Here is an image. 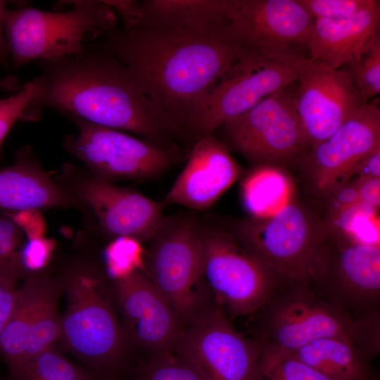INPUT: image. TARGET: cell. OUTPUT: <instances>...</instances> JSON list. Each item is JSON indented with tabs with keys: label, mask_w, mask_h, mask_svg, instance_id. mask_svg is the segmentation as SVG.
I'll return each instance as SVG.
<instances>
[{
	"label": "cell",
	"mask_w": 380,
	"mask_h": 380,
	"mask_svg": "<svg viewBox=\"0 0 380 380\" xmlns=\"http://www.w3.org/2000/svg\"><path fill=\"white\" fill-rule=\"evenodd\" d=\"M129 70L144 94L181 130L246 51L231 23L194 32L139 25L94 42Z\"/></svg>",
	"instance_id": "obj_1"
},
{
	"label": "cell",
	"mask_w": 380,
	"mask_h": 380,
	"mask_svg": "<svg viewBox=\"0 0 380 380\" xmlns=\"http://www.w3.org/2000/svg\"><path fill=\"white\" fill-rule=\"evenodd\" d=\"M40 89L23 120L49 108L68 119L134 133L159 145L184 140L177 125L142 91L128 68L94 42L82 52L39 61Z\"/></svg>",
	"instance_id": "obj_2"
},
{
	"label": "cell",
	"mask_w": 380,
	"mask_h": 380,
	"mask_svg": "<svg viewBox=\"0 0 380 380\" xmlns=\"http://www.w3.org/2000/svg\"><path fill=\"white\" fill-rule=\"evenodd\" d=\"M262 344L293 353L319 338L353 341L369 360L380 350V313L355 319L306 284L285 281L253 315Z\"/></svg>",
	"instance_id": "obj_3"
},
{
	"label": "cell",
	"mask_w": 380,
	"mask_h": 380,
	"mask_svg": "<svg viewBox=\"0 0 380 380\" xmlns=\"http://www.w3.org/2000/svg\"><path fill=\"white\" fill-rule=\"evenodd\" d=\"M67 294L60 341L89 369L113 380L122 368L127 340L99 272L86 264L69 267L61 281Z\"/></svg>",
	"instance_id": "obj_4"
},
{
	"label": "cell",
	"mask_w": 380,
	"mask_h": 380,
	"mask_svg": "<svg viewBox=\"0 0 380 380\" xmlns=\"http://www.w3.org/2000/svg\"><path fill=\"white\" fill-rule=\"evenodd\" d=\"M72 8L50 12L6 9L3 25L8 56L19 69L34 60L73 55L117 27V14L104 0L64 1Z\"/></svg>",
	"instance_id": "obj_5"
},
{
	"label": "cell",
	"mask_w": 380,
	"mask_h": 380,
	"mask_svg": "<svg viewBox=\"0 0 380 380\" xmlns=\"http://www.w3.org/2000/svg\"><path fill=\"white\" fill-rule=\"evenodd\" d=\"M201 277L233 316H253L287 281L246 249L225 223L200 220Z\"/></svg>",
	"instance_id": "obj_6"
},
{
	"label": "cell",
	"mask_w": 380,
	"mask_h": 380,
	"mask_svg": "<svg viewBox=\"0 0 380 380\" xmlns=\"http://www.w3.org/2000/svg\"><path fill=\"white\" fill-rule=\"evenodd\" d=\"M199 224L194 213L164 217L150 240L146 261L144 272L183 328L215 303L201 277Z\"/></svg>",
	"instance_id": "obj_7"
},
{
	"label": "cell",
	"mask_w": 380,
	"mask_h": 380,
	"mask_svg": "<svg viewBox=\"0 0 380 380\" xmlns=\"http://www.w3.org/2000/svg\"><path fill=\"white\" fill-rule=\"evenodd\" d=\"M225 224L246 249L284 279L307 284L325 232L318 211L295 198L272 215Z\"/></svg>",
	"instance_id": "obj_8"
},
{
	"label": "cell",
	"mask_w": 380,
	"mask_h": 380,
	"mask_svg": "<svg viewBox=\"0 0 380 380\" xmlns=\"http://www.w3.org/2000/svg\"><path fill=\"white\" fill-rule=\"evenodd\" d=\"M324 230L307 285L355 319L379 313L380 246Z\"/></svg>",
	"instance_id": "obj_9"
},
{
	"label": "cell",
	"mask_w": 380,
	"mask_h": 380,
	"mask_svg": "<svg viewBox=\"0 0 380 380\" xmlns=\"http://www.w3.org/2000/svg\"><path fill=\"white\" fill-rule=\"evenodd\" d=\"M289 87L225 122L215 130L220 132L215 137L251 166L268 165L286 170L297 167L308 147L300 129L295 92Z\"/></svg>",
	"instance_id": "obj_10"
},
{
	"label": "cell",
	"mask_w": 380,
	"mask_h": 380,
	"mask_svg": "<svg viewBox=\"0 0 380 380\" xmlns=\"http://www.w3.org/2000/svg\"><path fill=\"white\" fill-rule=\"evenodd\" d=\"M69 120L77 125L78 134L65 137L63 147L89 172L110 182L158 178L189 154L178 144H156L79 118Z\"/></svg>",
	"instance_id": "obj_11"
},
{
	"label": "cell",
	"mask_w": 380,
	"mask_h": 380,
	"mask_svg": "<svg viewBox=\"0 0 380 380\" xmlns=\"http://www.w3.org/2000/svg\"><path fill=\"white\" fill-rule=\"evenodd\" d=\"M307 58L279 59L246 51L229 72L202 100L184 132L194 143L225 122L253 108L273 92L297 80Z\"/></svg>",
	"instance_id": "obj_12"
},
{
	"label": "cell",
	"mask_w": 380,
	"mask_h": 380,
	"mask_svg": "<svg viewBox=\"0 0 380 380\" xmlns=\"http://www.w3.org/2000/svg\"><path fill=\"white\" fill-rule=\"evenodd\" d=\"M380 147L379 99L367 103L327 139L310 148L297 165L306 193L325 203L348 183L355 166Z\"/></svg>",
	"instance_id": "obj_13"
},
{
	"label": "cell",
	"mask_w": 380,
	"mask_h": 380,
	"mask_svg": "<svg viewBox=\"0 0 380 380\" xmlns=\"http://www.w3.org/2000/svg\"><path fill=\"white\" fill-rule=\"evenodd\" d=\"M262 349L260 341L236 331L214 303L182 329L172 350L205 380H253Z\"/></svg>",
	"instance_id": "obj_14"
},
{
	"label": "cell",
	"mask_w": 380,
	"mask_h": 380,
	"mask_svg": "<svg viewBox=\"0 0 380 380\" xmlns=\"http://www.w3.org/2000/svg\"><path fill=\"white\" fill-rule=\"evenodd\" d=\"M96 218L101 229L112 238L129 236L150 241L163 219L164 205L140 192L119 186L94 174L65 164L56 179Z\"/></svg>",
	"instance_id": "obj_15"
},
{
	"label": "cell",
	"mask_w": 380,
	"mask_h": 380,
	"mask_svg": "<svg viewBox=\"0 0 380 380\" xmlns=\"http://www.w3.org/2000/svg\"><path fill=\"white\" fill-rule=\"evenodd\" d=\"M61 281L42 271L29 273L18 287L13 312L0 334V355L9 369L55 348L61 338Z\"/></svg>",
	"instance_id": "obj_16"
},
{
	"label": "cell",
	"mask_w": 380,
	"mask_h": 380,
	"mask_svg": "<svg viewBox=\"0 0 380 380\" xmlns=\"http://www.w3.org/2000/svg\"><path fill=\"white\" fill-rule=\"evenodd\" d=\"M314 23L296 0H241L231 27L249 51L299 59L309 58Z\"/></svg>",
	"instance_id": "obj_17"
},
{
	"label": "cell",
	"mask_w": 380,
	"mask_h": 380,
	"mask_svg": "<svg viewBox=\"0 0 380 380\" xmlns=\"http://www.w3.org/2000/svg\"><path fill=\"white\" fill-rule=\"evenodd\" d=\"M296 81V108L308 149L327 139L368 103L347 68L332 69L308 58Z\"/></svg>",
	"instance_id": "obj_18"
},
{
	"label": "cell",
	"mask_w": 380,
	"mask_h": 380,
	"mask_svg": "<svg viewBox=\"0 0 380 380\" xmlns=\"http://www.w3.org/2000/svg\"><path fill=\"white\" fill-rule=\"evenodd\" d=\"M127 343L151 354L172 350L183 329L177 313L144 271L115 280Z\"/></svg>",
	"instance_id": "obj_19"
},
{
	"label": "cell",
	"mask_w": 380,
	"mask_h": 380,
	"mask_svg": "<svg viewBox=\"0 0 380 380\" xmlns=\"http://www.w3.org/2000/svg\"><path fill=\"white\" fill-rule=\"evenodd\" d=\"M186 161L162 201L164 207L178 205L194 211L208 210L246 171L213 134L197 139Z\"/></svg>",
	"instance_id": "obj_20"
},
{
	"label": "cell",
	"mask_w": 380,
	"mask_h": 380,
	"mask_svg": "<svg viewBox=\"0 0 380 380\" xmlns=\"http://www.w3.org/2000/svg\"><path fill=\"white\" fill-rule=\"evenodd\" d=\"M80 208L75 198L40 166L30 146L15 154L13 165L0 170V210Z\"/></svg>",
	"instance_id": "obj_21"
},
{
	"label": "cell",
	"mask_w": 380,
	"mask_h": 380,
	"mask_svg": "<svg viewBox=\"0 0 380 380\" xmlns=\"http://www.w3.org/2000/svg\"><path fill=\"white\" fill-rule=\"evenodd\" d=\"M379 27L380 4L343 18L316 19L309 57L332 69L349 65L360 58Z\"/></svg>",
	"instance_id": "obj_22"
},
{
	"label": "cell",
	"mask_w": 380,
	"mask_h": 380,
	"mask_svg": "<svg viewBox=\"0 0 380 380\" xmlns=\"http://www.w3.org/2000/svg\"><path fill=\"white\" fill-rule=\"evenodd\" d=\"M241 0H143L141 24L194 32L230 24ZM139 24V25H141Z\"/></svg>",
	"instance_id": "obj_23"
},
{
	"label": "cell",
	"mask_w": 380,
	"mask_h": 380,
	"mask_svg": "<svg viewBox=\"0 0 380 380\" xmlns=\"http://www.w3.org/2000/svg\"><path fill=\"white\" fill-rule=\"evenodd\" d=\"M291 353L329 380H375L370 360L349 339L319 338Z\"/></svg>",
	"instance_id": "obj_24"
},
{
	"label": "cell",
	"mask_w": 380,
	"mask_h": 380,
	"mask_svg": "<svg viewBox=\"0 0 380 380\" xmlns=\"http://www.w3.org/2000/svg\"><path fill=\"white\" fill-rule=\"evenodd\" d=\"M241 179V198L251 217L272 215L295 198V184L284 168L253 165Z\"/></svg>",
	"instance_id": "obj_25"
},
{
	"label": "cell",
	"mask_w": 380,
	"mask_h": 380,
	"mask_svg": "<svg viewBox=\"0 0 380 380\" xmlns=\"http://www.w3.org/2000/svg\"><path fill=\"white\" fill-rule=\"evenodd\" d=\"M10 380H105L63 357L55 348L47 349L10 368Z\"/></svg>",
	"instance_id": "obj_26"
},
{
	"label": "cell",
	"mask_w": 380,
	"mask_h": 380,
	"mask_svg": "<svg viewBox=\"0 0 380 380\" xmlns=\"http://www.w3.org/2000/svg\"><path fill=\"white\" fill-rule=\"evenodd\" d=\"M253 380H329L291 353L262 344Z\"/></svg>",
	"instance_id": "obj_27"
},
{
	"label": "cell",
	"mask_w": 380,
	"mask_h": 380,
	"mask_svg": "<svg viewBox=\"0 0 380 380\" xmlns=\"http://www.w3.org/2000/svg\"><path fill=\"white\" fill-rule=\"evenodd\" d=\"M136 380H205L185 357L173 350L151 354L138 369Z\"/></svg>",
	"instance_id": "obj_28"
},
{
	"label": "cell",
	"mask_w": 380,
	"mask_h": 380,
	"mask_svg": "<svg viewBox=\"0 0 380 380\" xmlns=\"http://www.w3.org/2000/svg\"><path fill=\"white\" fill-rule=\"evenodd\" d=\"M104 257L107 271L114 280L145 270V251L142 242L132 237L115 238L106 246Z\"/></svg>",
	"instance_id": "obj_29"
},
{
	"label": "cell",
	"mask_w": 380,
	"mask_h": 380,
	"mask_svg": "<svg viewBox=\"0 0 380 380\" xmlns=\"http://www.w3.org/2000/svg\"><path fill=\"white\" fill-rule=\"evenodd\" d=\"M377 210L359 202L324 229L338 230L360 242L379 246Z\"/></svg>",
	"instance_id": "obj_30"
},
{
	"label": "cell",
	"mask_w": 380,
	"mask_h": 380,
	"mask_svg": "<svg viewBox=\"0 0 380 380\" xmlns=\"http://www.w3.org/2000/svg\"><path fill=\"white\" fill-rule=\"evenodd\" d=\"M347 66L355 87L366 100L379 94V33L370 39L360 58Z\"/></svg>",
	"instance_id": "obj_31"
},
{
	"label": "cell",
	"mask_w": 380,
	"mask_h": 380,
	"mask_svg": "<svg viewBox=\"0 0 380 380\" xmlns=\"http://www.w3.org/2000/svg\"><path fill=\"white\" fill-rule=\"evenodd\" d=\"M40 89L38 76L25 82L21 89L7 98L0 99V149L16 122L37 95Z\"/></svg>",
	"instance_id": "obj_32"
},
{
	"label": "cell",
	"mask_w": 380,
	"mask_h": 380,
	"mask_svg": "<svg viewBox=\"0 0 380 380\" xmlns=\"http://www.w3.org/2000/svg\"><path fill=\"white\" fill-rule=\"evenodd\" d=\"M316 19H339L349 17L380 4L377 0H296Z\"/></svg>",
	"instance_id": "obj_33"
},
{
	"label": "cell",
	"mask_w": 380,
	"mask_h": 380,
	"mask_svg": "<svg viewBox=\"0 0 380 380\" xmlns=\"http://www.w3.org/2000/svg\"><path fill=\"white\" fill-rule=\"evenodd\" d=\"M26 275L20 259H0V334L13 312L18 282Z\"/></svg>",
	"instance_id": "obj_34"
},
{
	"label": "cell",
	"mask_w": 380,
	"mask_h": 380,
	"mask_svg": "<svg viewBox=\"0 0 380 380\" xmlns=\"http://www.w3.org/2000/svg\"><path fill=\"white\" fill-rule=\"evenodd\" d=\"M55 247V240L45 237L27 240L24 243L20 258L26 274L42 271L49 264Z\"/></svg>",
	"instance_id": "obj_35"
},
{
	"label": "cell",
	"mask_w": 380,
	"mask_h": 380,
	"mask_svg": "<svg viewBox=\"0 0 380 380\" xmlns=\"http://www.w3.org/2000/svg\"><path fill=\"white\" fill-rule=\"evenodd\" d=\"M360 202L357 190L349 182L325 201V210L322 215L324 227H328L343 213Z\"/></svg>",
	"instance_id": "obj_36"
},
{
	"label": "cell",
	"mask_w": 380,
	"mask_h": 380,
	"mask_svg": "<svg viewBox=\"0 0 380 380\" xmlns=\"http://www.w3.org/2000/svg\"><path fill=\"white\" fill-rule=\"evenodd\" d=\"M24 234L7 214L0 215V259H19Z\"/></svg>",
	"instance_id": "obj_37"
},
{
	"label": "cell",
	"mask_w": 380,
	"mask_h": 380,
	"mask_svg": "<svg viewBox=\"0 0 380 380\" xmlns=\"http://www.w3.org/2000/svg\"><path fill=\"white\" fill-rule=\"evenodd\" d=\"M17 224L27 240L44 237L46 222L39 210H27L7 213Z\"/></svg>",
	"instance_id": "obj_38"
},
{
	"label": "cell",
	"mask_w": 380,
	"mask_h": 380,
	"mask_svg": "<svg viewBox=\"0 0 380 380\" xmlns=\"http://www.w3.org/2000/svg\"><path fill=\"white\" fill-rule=\"evenodd\" d=\"M118 14L123 22L124 29H131L139 24L144 18L141 1L135 0H104Z\"/></svg>",
	"instance_id": "obj_39"
},
{
	"label": "cell",
	"mask_w": 380,
	"mask_h": 380,
	"mask_svg": "<svg viewBox=\"0 0 380 380\" xmlns=\"http://www.w3.org/2000/svg\"><path fill=\"white\" fill-rule=\"evenodd\" d=\"M355 187L360 203L379 209L380 178L357 177L350 181Z\"/></svg>",
	"instance_id": "obj_40"
},
{
	"label": "cell",
	"mask_w": 380,
	"mask_h": 380,
	"mask_svg": "<svg viewBox=\"0 0 380 380\" xmlns=\"http://www.w3.org/2000/svg\"><path fill=\"white\" fill-rule=\"evenodd\" d=\"M354 177L380 178V147L359 161L351 172L350 180Z\"/></svg>",
	"instance_id": "obj_41"
},
{
	"label": "cell",
	"mask_w": 380,
	"mask_h": 380,
	"mask_svg": "<svg viewBox=\"0 0 380 380\" xmlns=\"http://www.w3.org/2000/svg\"><path fill=\"white\" fill-rule=\"evenodd\" d=\"M7 4V1L0 0V65L6 69L9 68V56L4 30L3 18Z\"/></svg>",
	"instance_id": "obj_42"
},
{
	"label": "cell",
	"mask_w": 380,
	"mask_h": 380,
	"mask_svg": "<svg viewBox=\"0 0 380 380\" xmlns=\"http://www.w3.org/2000/svg\"><path fill=\"white\" fill-rule=\"evenodd\" d=\"M22 87L23 84L16 76L13 75H0V91L16 92Z\"/></svg>",
	"instance_id": "obj_43"
}]
</instances>
